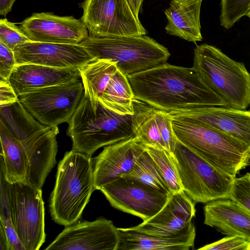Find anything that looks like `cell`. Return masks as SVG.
I'll return each instance as SVG.
<instances>
[{
    "mask_svg": "<svg viewBox=\"0 0 250 250\" xmlns=\"http://www.w3.org/2000/svg\"><path fill=\"white\" fill-rule=\"evenodd\" d=\"M127 77L134 98L157 109L168 112L204 106H227L192 67L166 62Z\"/></svg>",
    "mask_w": 250,
    "mask_h": 250,
    "instance_id": "cell-1",
    "label": "cell"
},
{
    "mask_svg": "<svg viewBox=\"0 0 250 250\" xmlns=\"http://www.w3.org/2000/svg\"><path fill=\"white\" fill-rule=\"evenodd\" d=\"M81 79L78 68H61L36 64H16L8 82L18 96Z\"/></svg>",
    "mask_w": 250,
    "mask_h": 250,
    "instance_id": "cell-19",
    "label": "cell"
},
{
    "mask_svg": "<svg viewBox=\"0 0 250 250\" xmlns=\"http://www.w3.org/2000/svg\"><path fill=\"white\" fill-rule=\"evenodd\" d=\"M134 96L127 76L117 69L99 99L108 109L121 115L134 113Z\"/></svg>",
    "mask_w": 250,
    "mask_h": 250,
    "instance_id": "cell-25",
    "label": "cell"
},
{
    "mask_svg": "<svg viewBox=\"0 0 250 250\" xmlns=\"http://www.w3.org/2000/svg\"><path fill=\"white\" fill-rule=\"evenodd\" d=\"M131 9L137 19L139 18V14L141 5L144 0H127Z\"/></svg>",
    "mask_w": 250,
    "mask_h": 250,
    "instance_id": "cell-38",
    "label": "cell"
},
{
    "mask_svg": "<svg viewBox=\"0 0 250 250\" xmlns=\"http://www.w3.org/2000/svg\"><path fill=\"white\" fill-rule=\"evenodd\" d=\"M118 230V250H189L193 247L196 236L192 221L179 233L169 236L146 234L133 227Z\"/></svg>",
    "mask_w": 250,
    "mask_h": 250,
    "instance_id": "cell-21",
    "label": "cell"
},
{
    "mask_svg": "<svg viewBox=\"0 0 250 250\" xmlns=\"http://www.w3.org/2000/svg\"><path fill=\"white\" fill-rule=\"evenodd\" d=\"M123 176L135 179L170 194L156 163L146 149L140 156L132 170Z\"/></svg>",
    "mask_w": 250,
    "mask_h": 250,
    "instance_id": "cell-27",
    "label": "cell"
},
{
    "mask_svg": "<svg viewBox=\"0 0 250 250\" xmlns=\"http://www.w3.org/2000/svg\"><path fill=\"white\" fill-rule=\"evenodd\" d=\"M134 113L132 115V129L134 135L146 146L167 150L157 126L154 108L138 104L135 99Z\"/></svg>",
    "mask_w": 250,
    "mask_h": 250,
    "instance_id": "cell-26",
    "label": "cell"
},
{
    "mask_svg": "<svg viewBox=\"0 0 250 250\" xmlns=\"http://www.w3.org/2000/svg\"><path fill=\"white\" fill-rule=\"evenodd\" d=\"M100 190L113 208L140 217L143 221L159 212L170 196L126 176L104 185Z\"/></svg>",
    "mask_w": 250,
    "mask_h": 250,
    "instance_id": "cell-11",
    "label": "cell"
},
{
    "mask_svg": "<svg viewBox=\"0 0 250 250\" xmlns=\"http://www.w3.org/2000/svg\"><path fill=\"white\" fill-rule=\"evenodd\" d=\"M32 42L15 23L6 19L0 20V42L13 50L15 47Z\"/></svg>",
    "mask_w": 250,
    "mask_h": 250,
    "instance_id": "cell-31",
    "label": "cell"
},
{
    "mask_svg": "<svg viewBox=\"0 0 250 250\" xmlns=\"http://www.w3.org/2000/svg\"><path fill=\"white\" fill-rule=\"evenodd\" d=\"M155 118L167 150L172 154L177 139L172 127V118L168 112L154 108Z\"/></svg>",
    "mask_w": 250,
    "mask_h": 250,
    "instance_id": "cell-32",
    "label": "cell"
},
{
    "mask_svg": "<svg viewBox=\"0 0 250 250\" xmlns=\"http://www.w3.org/2000/svg\"><path fill=\"white\" fill-rule=\"evenodd\" d=\"M16 0H0V15L6 16L12 10Z\"/></svg>",
    "mask_w": 250,
    "mask_h": 250,
    "instance_id": "cell-37",
    "label": "cell"
},
{
    "mask_svg": "<svg viewBox=\"0 0 250 250\" xmlns=\"http://www.w3.org/2000/svg\"><path fill=\"white\" fill-rule=\"evenodd\" d=\"M204 224L227 236L244 237L250 242V211L229 198L206 203Z\"/></svg>",
    "mask_w": 250,
    "mask_h": 250,
    "instance_id": "cell-20",
    "label": "cell"
},
{
    "mask_svg": "<svg viewBox=\"0 0 250 250\" xmlns=\"http://www.w3.org/2000/svg\"><path fill=\"white\" fill-rule=\"evenodd\" d=\"M220 23L229 29L246 16L250 8V0H220Z\"/></svg>",
    "mask_w": 250,
    "mask_h": 250,
    "instance_id": "cell-30",
    "label": "cell"
},
{
    "mask_svg": "<svg viewBox=\"0 0 250 250\" xmlns=\"http://www.w3.org/2000/svg\"><path fill=\"white\" fill-rule=\"evenodd\" d=\"M6 187L11 220L25 250H38L45 242L44 207L42 190L27 180Z\"/></svg>",
    "mask_w": 250,
    "mask_h": 250,
    "instance_id": "cell-8",
    "label": "cell"
},
{
    "mask_svg": "<svg viewBox=\"0 0 250 250\" xmlns=\"http://www.w3.org/2000/svg\"><path fill=\"white\" fill-rule=\"evenodd\" d=\"M84 94L81 79L39 89L18 96L29 113L45 126L68 123Z\"/></svg>",
    "mask_w": 250,
    "mask_h": 250,
    "instance_id": "cell-9",
    "label": "cell"
},
{
    "mask_svg": "<svg viewBox=\"0 0 250 250\" xmlns=\"http://www.w3.org/2000/svg\"><path fill=\"white\" fill-rule=\"evenodd\" d=\"M18 99V96L8 81L0 80V105L12 104Z\"/></svg>",
    "mask_w": 250,
    "mask_h": 250,
    "instance_id": "cell-36",
    "label": "cell"
},
{
    "mask_svg": "<svg viewBox=\"0 0 250 250\" xmlns=\"http://www.w3.org/2000/svg\"><path fill=\"white\" fill-rule=\"evenodd\" d=\"M83 82L84 95L89 99L91 105L96 110L99 99L117 70L115 63L96 59L79 68Z\"/></svg>",
    "mask_w": 250,
    "mask_h": 250,
    "instance_id": "cell-24",
    "label": "cell"
},
{
    "mask_svg": "<svg viewBox=\"0 0 250 250\" xmlns=\"http://www.w3.org/2000/svg\"><path fill=\"white\" fill-rule=\"evenodd\" d=\"M59 133L58 126H45L35 122L23 128L16 136L28 158L27 180L39 188H42L56 164V138Z\"/></svg>",
    "mask_w": 250,
    "mask_h": 250,
    "instance_id": "cell-12",
    "label": "cell"
},
{
    "mask_svg": "<svg viewBox=\"0 0 250 250\" xmlns=\"http://www.w3.org/2000/svg\"><path fill=\"white\" fill-rule=\"evenodd\" d=\"M146 146L134 136L105 146L92 159L95 190L129 173Z\"/></svg>",
    "mask_w": 250,
    "mask_h": 250,
    "instance_id": "cell-17",
    "label": "cell"
},
{
    "mask_svg": "<svg viewBox=\"0 0 250 250\" xmlns=\"http://www.w3.org/2000/svg\"><path fill=\"white\" fill-rule=\"evenodd\" d=\"M173 155L183 189L195 204L229 198L235 178L211 166L177 140Z\"/></svg>",
    "mask_w": 250,
    "mask_h": 250,
    "instance_id": "cell-7",
    "label": "cell"
},
{
    "mask_svg": "<svg viewBox=\"0 0 250 250\" xmlns=\"http://www.w3.org/2000/svg\"><path fill=\"white\" fill-rule=\"evenodd\" d=\"M67 135L72 149L91 156L99 148L134 136L132 115L118 114L99 100L96 110L84 94L69 122Z\"/></svg>",
    "mask_w": 250,
    "mask_h": 250,
    "instance_id": "cell-4",
    "label": "cell"
},
{
    "mask_svg": "<svg viewBox=\"0 0 250 250\" xmlns=\"http://www.w3.org/2000/svg\"><path fill=\"white\" fill-rule=\"evenodd\" d=\"M91 156L72 149L57 167L49 208L53 220L67 226L77 222L95 190Z\"/></svg>",
    "mask_w": 250,
    "mask_h": 250,
    "instance_id": "cell-2",
    "label": "cell"
},
{
    "mask_svg": "<svg viewBox=\"0 0 250 250\" xmlns=\"http://www.w3.org/2000/svg\"><path fill=\"white\" fill-rule=\"evenodd\" d=\"M246 16L250 18V8L248 11L247 14H246Z\"/></svg>",
    "mask_w": 250,
    "mask_h": 250,
    "instance_id": "cell-40",
    "label": "cell"
},
{
    "mask_svg": "<svg viewBox=\"0 0 250 250\" xmlns=\"http://www.w3.org/2000/svg\"><path fill=\"white\" fill-rule=\"evenodd\" d=\"M192 68L228 106L246 109L250 104V74L243 62L203 43L194 49Z\"/></svg>",
    "mask_w": 250,
    "mask_h": 250,
    "instance_id": "cell-5",
    "label": "cell"
},
{
    "mask_svg": "<svg viewBox=\"0 0 250 250\" xmlns=\"http://www.w3.org/2000/svg\"><path fill=\"white\" fill-rule=\"evenodd\" d=\"M201 250H250V242L244 237L237 236L226 237L199 249Z\"/></svg>",
    "mask_w": 250,
    "mask_h": 250,
    "instance_id": "cell-34",
    "label": "cell"
},
{
    "mask_svg": "<svg viewBox=\"0 0 250 250\" xmlns=\"http://www.w3.org/2000/svg\"><path fill=\"white\" fill-rule=\"evenodd\" d=\"M95 59L115 63L126 76L166 63L170 56L168 50L146 36L88 38L80 43Z\"/></svg>",
    "mask_w": 250,
    "mask_h": 250,
    "instance_id": "cell-6",
    "label": "cell"
},
{
    "mask_svg": "<svg viewBox=\"0 0 250 250\" xmlns=\"http://www.w3.org/2000/svg\"><path fill=\"white\" fill-rule=\"evenodd\" d=\"M19 27L34 42L79 44L89 37L81 19L50 12L34 13L20 22Z\"/></svg>",
    "mask_w": 250,
    "mask_h": 250,
    "instance_id": "cell-14",
    "label": "cell"
},
{
    "mask_svg": "<svg viewBox=\"0 0 250 250\" xmlns=\"http://www.w3.org/2000/svg\"><path fill=\"white\" fill-rule=\"evenodd\" d=\"M1 203L0 226L3 229L6 237L8 250H25L14 229L10 211L6 180L0 170Z\"/></svg>",
    "mask_w": 250,
    "mask_h": 250,
    "instance_id": "cell-29",
    "label": "cell"
},
{
    "mask_svg": "<svg viewBox=\"0 0 250 250\" xmlns=\"http://www.w3.org/2000/svg\"><path fill=\"white\" fill-rule=\"evenodd\" d=\"M172 118L177 140L219 170L236 178L250 165V146L193 120Z\"/></svg>",
    "mask_w": 250,
    "mask_h": 250,
    "instance_id": "cell-3",
    "label": "cell"
},
{
    "mask_svg": "<svg viewBox=\"0 0 250 250\" xmlns=\"http://www.w3.org/2000/svg\"><path fill=\"white\" fill-rule=\"evenodd\" d=\"M16 65L13 50L0 42V77L8 81L9 77Z\"/></svg>",
    "mask_w": 250,
    "mask_h": 250,
    "instance_id": "cell-35",
    "label": "cell"
},
{
    "mask_svg": "<svg viewBox=\"0 0 250 250\" xmlns=\"http://www.w3.org/2000/svg\"><path fill=\"white\" fill-rule=\"evenodd\" d=\"M229 198L250 211V172L234 178Z\"/></svg>",
    "mask_w": 250,
    "mask_h": 250,
    "instance_id": "cell-33",
    "label": "cell"
},
{
    "mask_svg": "<svg viewBox=\"0 0 250 250\" xmlns=\"http://www.w3.org/2000/svg\"><path fill=\"white\" fill-rule=\"evenodd\" d=\"M146 150L156 163L171 195L183 190L173 155L165 149L146 146Z\"/></svg>",
    "mask_w": 250,
    "mask_h": 250,
    "instance_id": "cell-28",
    "label": "cell"
},
{
    "mask_svg": "<svg viewBox=\"0 0 250 250\" xmlns=\"http://www.w3.org/2000/svg\"><path fill=\"white\" fill-rule=\"evenodd\" d=\"M0 169L10 183L27 180L28 160L21 143L0 122Z\"/></svg>",
    "mask_w": 250,
    "mask_h": 250,
    "instance_id": "cell-23",
    "label": "cell"
},
{
    "mask_svg": "<svg viewBox=\"0 0 250 250\" xmlns=\"http://www.w3.org/2000/svg\"><path fill=\"white\" fill-rule=\"evenodd\" d=\"M195 203L184 190L170 195L165 206L156 215L133 228L143 233L159 236L179 233L195 217Z\"/></svg>",
    "mask_w": 250,
    "mask_h": 250,
    "instance_id": "cell-18",
    "label": "cell"
},
{
    "mask_svg": "<svg viewBox=\"0 0 250 250\" xmlns=\"http://www.w3.org/2000/svg\"><path fill=\"white\" fill-rule=\"evenodd\" d=\"M16 64H36L61 68H79L96 60L80 43L29 42L13 50Z\"/></svg>",
    "mask_w": 250,
    "mask_h": 250,
    "instance_id": "cell-15",
    "label": "cell"
},
{
    "mask_svg": "<svg viewBox=\"0 0 250 250\" xmlns=\"http://www.w3.org/2000/svg\"><path fill=\"white\" fill-rule=\"evenodd\" d=\"M0 248L1 250H8L7 241L4 230L2 227L0 226Z\"/></svg>",
    "mask_w": 250,
    "mask_h": 250,
    "instance_id": "cell-39",
    "label": "cell"
},
{
    "mask_svg": "<svg viewBox=\"0 0 250 250\" xmlns=\"http://www.w3.org/2000/svg\"><path fill=\"white\" fill-rule=\"evenodd\" d=\"M119 244L118 228L112 221L100 217L65 226L44 250H118Z\"/></svg>",
    "mask_w": 250,
    "mask_h": 250,
    "instance_id": "cell-13",
    "label": "cell"
},
{
    "mask_svg": "<svg viewBox=\"0 0 250 250\" xmlns=\"http://www.w3.org/2000/svg\"><path fill=\"white\" fill-rule=\"evenodd\" d=\"M81 19L95 37H140L147 31L127 0H84Z\"/></svg>",
    "mask_w": 250,
    "mask_h": 250,
    "instance_id": "cell-10",
    "label": "cell"
},
{
    "mask_svg": "<svg viewBox=\"0 0 250 250\" xmlns=\"http://www.w3.org/2000/svg\"><path fill=\"white\" fill-rule=\"evenodd\" d=\"M203 0H171L165 14L166 33L188 42L201 41L200 11Z\"/></svg>",
    "mask_w": 250,
    "mask_h": 250,
    "instance_id": "cell-22",
    "label": "cell"
},
{
    "mask_svg": "<svg viewBox=\"0 0 250 250\" xmlns=\"http://www.w3.org/2000/svg\"><path fill=\"white\" fill-rule=\"evenodd\" d=\"M172 118L198 122L250 146V110L204 106L168 112Z\"/></svg>",
    "mask_w": 250,
    "mask_h": 250,
    "instance_id": "cell-16",
    "label": "cell"
}]
</instances>
